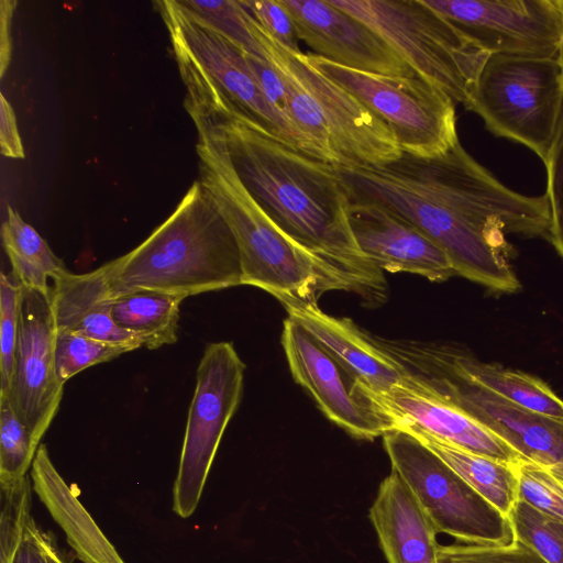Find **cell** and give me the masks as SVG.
Wrapping results in <instances>:
<instances>
[{
	"mask_svg": "<svg viewBox=\"0 0 563 563\" xmlns=\"http://www.w3.org/2000/svg\"><path fill=\"white\" fill-rule=\"evenodd\" d=\"M245 57L271 106L280 115L290 121L288 117L286 88L280 75L269 62L257 58L247 53H245Z\"/></svg>",
	"mask_w": 563,
	"mask_h": 563,
	"instance_id": "d590c367",
	"label": "cell"
},
{
	"mask_svg": "<svg viewBox=\"0 0 563 563\" xmlns=\"http://www.w3.org/2000/svg\"><path fill=\"white\" fill-rule=\"evenodd\" d=\"M240 2L274 40L289 51L301 52L292 20L279 0H241Z\"/></svg>",
	"mask_w": 563,
	"mask_h": 563,
	"instance_id": "e575fe53",
	"label": "cell"
},
{
	"mask_svg": "<svg viewBox=\"0 0 563 563\" xmlns=\"http://www.w3.org/2000/svg\"><path fill=\"white\" fill-rule=\"evenodd\" d=\"M130 351H133L130 346L102 342L77 333L57 332L55 343L57 377L64 385L79 372Z\"/></svg>",
	"mask_w": 563,
	"mask_h": 563,
	"instance_id": "f1b7e54d",
	"label": "cell"
},
{
	"mask_svg": "<svg viewBox=\"0 0 563 563\" xmlns=\"http://www.w3.org/2000/svg\"><path fill=\"white\" fill-rule=\"evenodd\" d=\"M214 122L239 178L269 219L333 268L350 291L366 302H383L387 290L383 271L355 241L350 200L335 166L288 146L239 115Z\"/></svg>",
	"mask_w": 563,
	"mask_h": 563,
	"instance_id": "6da1fadb",
	"label": "cell"
},
{
	"mask_svg": "<svg viewBox=\"0 0 563 563\" xmlns=\"http://www.w3.org/2000/svg\"><path fill=\"white\" fill-rule=\"evenodd\" d=\"M102 266L111 298L141 289L186 298L242 282L234 235L199 180L148 238Z\"/></svg>",
	"mask_w": 563,
	"mask_h": 563,
	"instance_id": "3957f363",
	"label": "cell"
},
{
	"mask_svg": "<svg viewBox=\"0 0 563 563\" xmlns=\"http://www.w3.org/2000/svg\"><path fill=\"white\" fill-rule=\"evenodd\" d=\"M37 449L10 400L0 397V485L25 477Z\"/></svg>",
	"mask_w": 563,
	"mask_h": 563,
	"instance_id": "4316f807",
	"label": "cell"
},
{
	"mask_svg": "<svg viewBox=\"0 0 563 563\" xmlns=\"http://www.w3.org/2000/svg\"><path fill=\"white\" fill-rule=\"evenodd\" d=\"M544 165L548 172L547 195L551 213L549 240L563 258V109Z\"/></svg>",
	"mask_w": 563,
	"mask_h": 563,
	"instance_id": "836d02e7",
	"label": "cell"
},
{
	"mask_svg": "<svg viewBox=\"0 0 563 563\" xmlns=\"http://www.w3.org/2000/svg\"><path fill=\"white\" fill-rule=\"evenodd\" d=\"M508 518L514 537L537 552L547 563H563V521L517 500Z\"/></svg>",
	"mask_w": 563,
	"mask_h": 563,
	"instance_id": "83f0119b",
	"label": "cell"
},
{
	"mask_svg": "<svg viewBox=\"0 0 563 563\" xmlns=\"http://www.w3.org/2000/svg\"><path fill=\"white\" fill-rule=\"evenodd\" d=\"M21 287L14 373L7 398L40 446L59 409L64 385L56 373L57 329L51 290Z\"/></svg>",
	"mask_w": 563,
	"mask_h": 563,
	"instance_id": "4fadbf2b",
	"label": "cell"
},
{
	"mask_svg": "<svg viewBox=\"0 0 563 563\" xmlns=\"http://www.w3.org/2000/svg\"><path fill=\"white\" fill-rule=\"evenodd\" d=\"M349 220L358 247L380 271L431 282L457 275L448 254L405 218L376 205L350 203Z\"/></svg>",
	"mask_w": 563,
	"mask_h": 563,
	"instance_id": "e0dca14e",
	"label": "cell"
},
{
	"mask_svg": "<svg viewBox=\"0 0 563 563\" xmlns=\"http://www.w3.org/2000/svg\"><path fill=\"white\" fill-rule=\"evenodd\" d=\"M376 32L412 69L466 109L490 54L423 0H329Z\"/></svg>",
	"mask_w": 563,
	"mask_h": 563,
	"instance_id": "52a82bcc",
	"label": "cell"
},
{
	"mask_svg": "<svg viewBox=\"0 0 563 563\" xmlns=\"http://www.w3.org/2000/svg\"><path fill=\"white\" fill-rule=\"evenodd\" d=\"M307 56L314 68L387 124L402 153L433 157L459 143L454 101L419 76L364 73L316 54Z\"/></svg>",
	"mask_w": 563,
	"mask_h": 563,
	"instance_id": "30bf717a",
	"label": "cell"
},
{
	"mask_svg": "<svg viewBox=\"0 0 563 563\" xmlns=\"http://www.w3.org/2000/svg\"><path fill=\"white\" fill-rule=\"evenodd\" d=\"M47 552L51 558L52 563H66L62 556L59 555L58 551L56 550L55 545L53 544V541L49 537L47 542Z\"/></svg>",
	"mask_w": 563,
	"mask_h": 563,
	"instance_id": "ab89813d",
	"label": "cell"
},
{
	"mask_svg": "<svg viewBox=\"0 0 563 563\" xmlns=\"http://www.w3.org/2000/svg\"><path fill=\"white\" fill-rule=\"evenodd\" d=\"M288 317L299 322L357 382L374 393L388 391L407 369L350 319L323 312L317 302L279 300Z\"/></svg>",
	"mask_w": 563,
	"mask_h": 563,
	"instance_id": "ac0fdd59",
	"label": "cell"
},
{
	"mask_svg": "<svg viewBox=\"0 0 563 563\" xmlns=\"http://www.w3.org/2000/svg\"><path fill=\"white\" fill-rule=\"evenodd\" d=\"M245 364L231 342L209 344L199 362L178 472L173 510L190 517L199 501L223 432L243 394Z\"/></svg>",
	"mask_w": 563,
	"mask_h": 563,
	"instance_id": "8fae6325",
	"label": "cell"
},
{
	"mask_svg": "<svg viewBox=\"0 0 563 563\" xmlns=\"http://www.w3.org/2000/svg\"><path fill=\"white\" fill-rule=\"evenodd\" d=\"M266 60L280 75L290 121L339 166H382L401 154L391 130L358 99L284 47L257 23Z\"/></svg>",
	"mask_w": 563,
	"mask_h": 563,
	"instance_id": "8992f818",
	"label": "cell"
},
{
	"mask_svg": "<svg viewBox=\"0 0 563 563\" xmlns=\"http://www.w3.org/2000/svg\"><path fill=\"white\" fill-rule=\"evenodd\" d=\"M0 563H13L32 520L30 478L0 485Z\"/></svg>",
	"mask_w": 563,
	"mask_h": 563,
	"instance_id": "f546056e",
	"label": "cell"
},
{
	"mask_svg": "<svg viewBox=\"0 0 563 563\" xmlns=\"http://www.w3.org/2000/svg\"><path fill=\"white\" fill-rule=\"evenodd\" d=\"M1 234L12 266L11 275L21 286L48 291V278L55 279L68 272L40 233L10 206Z\"/></svg>",
	"mask_w": 563,
	"mask_h": 563,
	"instance_id": "d4e9b609",
	"label": "cell"
},
{
	"mask_svg": "<svg viewBox=\"0 0 563 563\" xmlns=\"http://www.w3.org/2000/svg\"><path fill=\"white\" fill-rule=\"evenodd\" d=\"M369 519L388 563H438V532L393 470L379 485Z\"/></svg>",
	"mask_w": 563,
	"mask_h": 563,
	"instance_id": "d6986e66",
	"label": "cell"
},
{
	"mask_svg": "<svg viewBox=\"0 0 563 563\" xmlns=\"http://www.w3.org/2000/svg\"><path fill=\"white\" fill-rule=\"evenodd\" d=\"M558 3H559V7L563 13V0H558ZM559 64H560V67H561V70H562V76H563V35H562V38H561V43H560V47H559V52H558V57H556Z\"/></svg>",
	"mask_w": 563,
	"mask_h": 563,
	"instance_id": "60d3db41",
	"label": "cell"
},
{
	"mask_svg": "<svg viewBox=\"0 0 563 563\" xmlns=\"http://www.w3.org/2000/svg\"><path fill=\"white\" fill-rule=\"evenodd\" d=\"M474 162L459 142L433 157L402 153L382 166H334L350 203L376 205L405 218L448 254L457 275L493 291L516 292L520 282L510 256L464 218Z\"/></svg>",
	"mask_w": 563,
	"mask_h": 563,
	"instance_id": "7a4b0ae2",
	"label": "cell"
},
{
	"mask_svg": "<svg viewBox=\"0 0 563 563\" xmlns=\"http://www.w3.org/2000/svg\"><path fill=\"white\" fill-rule=\"evenodd\" d=\"M169 33L192 118L239 115L262 132L327 162L322 151L268 102L243 52L186 9L179 0L155 1ZM328 163V162H327Z\"/></svg>",
	"mask_w": 563,
	"mask_h": 563,
	"instance_id": "5b68a950",
	"label": "cell"
},
{
	"mask_svg": "<svg viewBox=\"0 0 563 563\" xmlns=\"http://www.w3.org/2000/svg\"><path fill=\"white\" fill-rule=\"evenodd\" d=\"M21 285L12 275L0 276V397L10 394L19 334Z\"/></svg>",
	"mask_w": 563,
	"mask_h": 563,
	"instance_id": "1f68e13d",
	"label": "cell"
},
{
	"mask_svg": "<svg viewBox=\"0 0 563 563\" xmlns=\"http://www.w3.org/2000/svg\"><path fill=\"white\" fill-rule=\"evenodd\" d=\"M282 344L294 379L314 399L328 419L352 437L373 440L395 430L356 387V378L299 322L287 317Z\"/></svg>",
	"mask_w": 563,
	"mask_h": 563,
	"instance_id": "5bb4252c",
	"label": "cell"
},
{
	"mask_svg": "<svg viewBox=\"0 0 563 563\" xmlns=\"http://www.w3.org/2000/svg\"><path fill=\"white\" fill-rule=\"evenodd\" d=\"M356 387L377 412L391 420L395 430L415 428L507 464L522 457L485 424L437 396L410 373L385 393H374L357 380Z\"/></svg>",
	"mask_w": 563,
	"mask_h": 563,
	"instance_id": "9a60e30c",
	"label": "cell"
},
{
	"mask_svg": "<svg viewBox=\"0 0 563 563\" xmlns=\"http://www.w3.org/2000/svg\"><path fill=\"white\" fill-rule=\"evenodd\" d=\"M299 41L316 55L354 70L395 77L416 74L371 27L329 0H279Z\"/></svg>",
	"mask_w": 563,
	"mask_h": 563,
	"instance_id": "2e32d148",
	"label": "cell"
},
{
	"mask_svg": "<svg viewBox=\"0 0 563 563\" xmlns=\"http://www.w3.org/2000/svg\"><path fill=\"white\" fill-rule=\"evenodd\" d=\"M179 1L198 19L243 52L266 60L265 49L257 36V23L240 1Z\"/></svg>",
	"mask_w": 563,
	"mask_h": 563,
	"instance_id": "484cf974",
	"label": "cell"
},
{
	"mask_svg": "<svg viewBox=\"0 0 563 563\" xmlns=\"http://www.w3.org/2000/svg\"><path fill=\"white\" fill-rule=\"evenodd\" d=\"M48 539L49 537L38 529L32 518L13 563H52L47 552Z\"/></svg>",
	"mask_w": 563,
	"mask_h": 563,
	"instance_id": "74e56055",
	"label": "cell"
},
{
	"mask_svg": "<svg viewBox=\"0 0 563 563\" xmlns=\"http://www.w3.org/2000/svg\"><path fill=\"white\" fill-rule=\"evenodd\" d=\"M399 430L415 435L508 517L518 500L517 476L512 464L467 451L415 428Z\"/></svg>",
	"mask_w": 563,
	"mask_h": 563,
	"instance_id": "603a6c76",
	"label": "cell"
},
{
	"mask_svg": "<svg viewBox=\"0 0 563 563\" xmlns=\"http://www.w3.org/2000/svg\"><path fill=\"white\" fill-rule=\"evenodd\" d=\"M563 109L556 58L490 54L467 110L497 136L523 144L545 163Z\"/></svg>",
	"mask_w": 563,
	"mask_h": 563,
	"instance_id": "ba28073f",
	"label": "cell"
},
{
	"mask_svg": "<svg viewBox=\"0 0 563 563\" xmlns=\"http://www.w3.org/2000/svg\"><path fill=\"white\" fill-rule=\"evenodd\" d=\"M488 54L556 58L563 35L558 0H423Z\"/></svg>",
	"mask_w": 563,
	"mask_h": 563,
	"instance_id": "7c38bea8",
	"label": "cell"
},
{
	"mask_svg": "<svg viewBox=\"0 0 563 563\" xmlns=\"http://www.w3.org/2000/svg\"><path fill=\"white\" fill-rule=\"evenodd\" d=\"M198 142L199 181L231 229L240 253L242 282L278 300L317 302L325 291L349 290L330 266L288 238L263 211L239 178L220 126L192 119Z\"/></svg>",
	"mask_w": 563,
	"mask_h": 563,
	"instance_id": "277c9868",
	"label": "cell"
},
{
	"mask_svg": "<svg viewBox=\"0 0 563 563\" xmlns=\"http://www.w3.org/2000/svg\"><path fill=\"white\" fill-rule=\"evenodd\" d=\"M53 282L51 296L57 332L82 334L133 350L143 346L137 335L113 320L103 266L85 274L68 271Z\"/></svg>",
	"mask_w": 563,
	"mask_h": 563,
	"instance_id": "ffe728a7",
	"label": "cell"
},
{
	"mask_svg": "<svg viewBox=\"0 0 563 563\" xmlns=\"http://www.w3.org/2000/svg\"><path fill=\"white\" fill-rule=\"evenodd\" d=\"M18 2L0 1V75H4L11 59V21Z\"/></svg>",
	"mask_w": 563,
	"mask_h": 563,
	"instance_id": "f35d334b",
	"label": "cell"
},
{
	"mask_svg": "<svg viewBox=\"0 0 563 563\" xmlns=\"http://www.w3.org/2000/svg\"><path fill=\"white\" fill-rule=\"evenodd\" d=\"M0 150L2 155L10 158L24 157L15 113L3 93H0Z\"/></svg>",
	"mask_w": 563,
	"mask_h": 563,
	"instance_id": "8d00e7d4",
	"label": "cell"
},
{
	"mask_svg": "<svg viewBox=\"0 0 563 563\" xmlns=\"http://www.w3.org/2000/svg\"><path fill=\"white\" fill-rule=\"evenodd\" d=\"M517 476L518 500L563 521V485L544 467L521 457L512 464Z\"/></svg>",
	"mask_w": 563,
	"mask_h": 563,
	"instance_id": "4dcf8cb0",
	"label": "cell"
},
{
	"mask_svg": "<svg viewBox=\"0 0 563 563\" xmlns=\"http://www.w3.org/2000/svg\"><path fill=\"white\" fill-rule=\"evenodd\" d=\"M438 563H547L516 537L506 544H451L438 547Z\"/></svg>",
	"mask_w": 563,
	"mask_h": 563,
	"instance_id": "d6a6232c",
	"label": "cell"
},
{
	"mask_svg": "<svg viewBox=\"0 0 563 563\" xmlns=\"http://www.w3.org/2000/svg\"><path fill=\"white\" fill-rule=\"evenodd\" d=\"M440 346L449 362L477 386L525 410L563 419V399L540 378L481 362L451 346Z\"/></svg>",
	"mask_w": 563,
	"mask_h": 563,
	"instance_id": "7402d4cb",
	"label": "cell"
},
{
	"mask_svg": "<svg viewBox=\"0 0 563 563\" xmlns=\"http://www.w3.org/2000/svg\"><path fill=\"white\" fill-rule=\"evenodd\" d=\"M183 296L153 290H134L111 298L118 325L140 338L143 346L156 350L177 341Z\"/></svg>",
	"mask_w": 563,
	"mask_h": 563,
	"instance_id": "cb8c5ba5",
	"label": "cell"
},
{
	"mask_svg": "<svg viewBox=\"0 0 563 563\" xmlns=\"http://www.w3.org/2000/svg\"><path fill=\"white\" fill-rule=\"evenodd\" d=\"M395 471L411 490L438 533L466 544H506L510 520L420 440L404 430L383 435Z\"/></svg>",
	"mask_w": 563,
	"mask_h": 563,
	"instance_id": "9c48e42d",
	"label": "cell"
},
{
	"mask_svg": "<svg viewBox=\"0 0 563 563\" xmlns=\"http://www.w3.org/2000/svg\"><path fill=\"white\" fill-rule=\"evenodd\" d=\"M35 493L66 534L82 563H124L54 466L47 448L40 444L31 467Z\"/></svg>",
	"mask_w": 563,
	"mask_h": 563,
	"instance_id": "44dd1931",
	"label": "cell"
}]
</instances>
